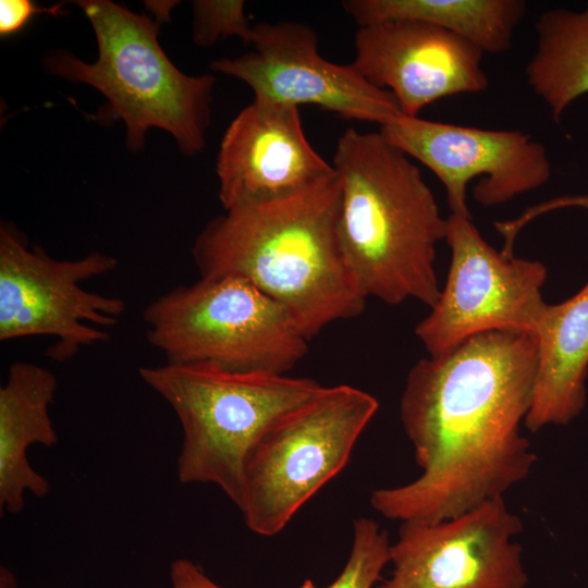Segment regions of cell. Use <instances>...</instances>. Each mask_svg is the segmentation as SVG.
Here are the masks:
<instances>
[{"instance_id":"1","label":"cell","mask_w":588,"mask_h":588,"mask_svg":"<svg viewBox=\"0 0 588 588\" xmlns=\"http://www.w3.org/2000/svg\"><path fill=\"white\" fill-rule=\"evenodd\" d=\"M538 359L534 332L473 335L409 370L400 418L420 475L379 488L370 504L382 516L437 523L504 498L537 463L522 433Z\"/></svg>"},{"instance_id":"2","label":"cell","mask_w":588,"mask_h":588,"mask_svg":"<svg viewBox=\"0 0 588 588\" xmlns=\"http://www.w3.org/2000/svg\"><path fill=\"white\" fill-rule=\"evenodd\" d=\"M336 176L294 196L233 206L209 221L192 247L200 278L245 279L280 304L309 341L355 318L366 298L335 234Z\"/></svg>"},{"instance_id":"3","label":"cell","mask_w":588,"mask_h":588,"mask_svg":"<svg viewBox=\"0 0 588 588\" xmlns=\"http://www.w3.org/2000/svg\"><path fill=\"white\" fill-rule=\"evenodd\" d=\"M339 184L335 234L358 292L388 305L440 296L434 261L448 221L408 156L380 132L346 130L332 159Z\"/></svg>"},{"instance_id":"4","label":"cell","mask_w":588,"mask_h":588,"mask_svg":"<svg viewBox=\"0 0 588 588\" xmlns=\"http://www.w3.org/2000/svg\"><path fill=\"white\" fill-rule=\"evenodd\" d=\"M76 3L93 26L98 58L87 63L56 50L46 57L47 71L100 91L109 112L123 121L130 150H139L156 127L170 133L182 154H199L211 120L215 76L188 75L172 63L158 40L161 20L110 0Z\"/></svg>"},{"instance_id":"5","label":"cell","mask_w":588,"mask_h":588,"mask_svg":"<svg viewBox=\"0 0 588 588\" xmlns=\"http://www.w3.org/2000/svg\"><path fill=\"white\" fill-rule=\"evenodd\" d=\"M138 375L171 406L181 424L179 481L215 485L238 510L244 500L245 467L255 445L324 387L309 378L205 364L144 366Z\"/></svg>"},{"instance_id":"6","label":"cell","mask_w":588,"mask_h":588,"mask_svg":"<svg viewBox=\"0 0 588 588\" xmlns=\"http://www.w3.org/2000/svg\"><path fill=\"white\" fill-rule=\"evenodd\" d=\"M143 320L168 364L286 375L308 350L280 304L232 275L177 285L148 304Z\"/></svg>"},{"instance_id":"7","label":"cell","mask_w":588,"mask_h":588,"mask_svg":"<svg viewBox=\"0 0 588 588\" xmlns=\"http://www.w3.org/2000/svg\"><path fill=\"white\" fill-rule=\"evenodd\" d=\"M379 403L348 384L323 387L272 426L245 467L241 507L247 528L279 534L297 511L347 464Z\"/></svg>"},{"instance_id":"8","label":"cell","mask_w":588,"mask_h":588,"mask_svg":"<svg viewBox=\"0 0 588 588\" xmlns=\"http://www.w3.org/2000/svg\"><path fill=\"white\" fill-rule=\"evenodd\" d=\"M118 267L115 257L90 252L77 259H54L28 246L13 225L0 226V340L47 335L46 355L64 362L81 348L110 339L106 330L126 311L124 299L90 292L81 283Z\"/></svg>"},{"instance_id":"9","label":"cell","mask_w":588,"mask_h":588,"mask_svg":"<svg viewBox=\"0 0 588 588\" xmlns=\"http://www.w3.org/2000/svg\"><path fill=\"white\" fill-rule=\"evenodd\" d=\"M445 242L451 262L444 287L415 333L430 356L488 331L534 332L546 302L547 268L538 260L498 252L471 217L450 213Z\"/></svg>"},{"instance_id":"10","label":"cell","mask_w":588,"mask_h":588,"mask_svg":"<svg viewBox=\"0 0 588 588\" xmlns=\"http://www.w3.org/2000/svg\"><path fill=\"white\" fill-rule=\"evenodd\" d=\"M523 522L504 498L437 523L402 522L390 547V578L377 588H525L515 538Z\"/></svg>"},{"instance_id":"11","label":"cell","mask_w":588,"mask_h":588,"mask_svg":"<svg viewBox=\"0 0 588 588\" xmlns=\"http://www.w3.org/2000/svg\"><path fill=\"white\" fill-rule=\"evenodd\" d=\"M380 134L405 155L429 168L444 185L451 213L471 217L466 191L494 207L538 189L551 177L542 144L515 130H486L402 115L380 126Z\"/></svg>"},{"instance_id":"12","label":"cell","mask_w":588,"mask_h":588,"mask_svg":"<svg viewBox=\"0 0 588 588\" xmlns=\"http://www.w3.org/2000/svg\"><path fill=\"white\" fill-rule=\"evenodd\" d=\"M249 45L248 52L215 60L210 69L247 84L254 99L314 105L380 126L404 115L389 90L371 85L352 64L324 59L315 32L305 24L259 23Z\"/></svg>"},{"instance_id":"13","label":"cell","mask_w":588,"mask_h":588,"mask_svg":"<svg viewBox=\"0 0 588 588\" xmlns=\"http://www.w3.org/2000/svg\"><path fill=\"white\" fill-rule=\"evenodd\" d=\"M354 69L389 90L402 113L416 118L428 105L453 95L483 91L489 84L483 52L439 27L409 20L360 26Z\"/></svg>"},{"instance_id":"14","label":"cell","mask_w":588,"mask_h":588,"mask_svg":"<svg viewBox=\"0 0 588 588\" xmlns=\"http://www.w3.org/2000/svg\"><path fill=\"white\" fill-rule=\"evenodd\" d=\"M216 172L224 210L294 196L335 175L307 140L298 107L259 99L228 126Z\"/></svg>"},{"instance_id":"15","label":"cell","mask_w":588,"mask_h":588,"mask_svg":"<svg viewBox=\"0 0 588 588\" xmlns=\"http://www.w3.org/2000/svg\"><path fill=\"white\" fill-rule=\"evenodd\" d=\"M538 359L525 427L565 426L587 402L588 281L569 298L543 306L536 326Z\"/></svg>"},{"instance_id":"16","label":"cell","mask_w":588,"mask_h":588,"mask_svg":"<svg viewBox=\"0 0 588 588\" xmlns=\"http://www.w3.org/2000/svg\"><path fill=\"white\" fill-rule=\"evenodd\" d=\"M58 380L47 368L29 362L11 364L0 388V509L19 514L27 492L37 498L50 491L48 480L27 458L34 444L47 448L58 443L49 408Z\"/></svg>"},{"instance_id":"17","label":"cell","mask_w":588,"mask_h":588,"mask_svg":"<svg viewBox=\"0 0 588 588\" xmlns=\"http://www.w3.org/2000/svg\"><path fill=\"white\" fill-rule=\"evenodd\" d=\"M344 11L360 26L409 20L450 32L483 53L507 50L522 21V0H346Z\"/></svg>"},{"instance_id":"18","label":"cell","mask_w":588,"mask_h":588,"mask_svg":"<svg viewBox=\"0 0 588 588\" xmlns=\"http://www.w3.org/2000/svg\"><path fill=\"white\" fill-rule=\"evenodd\" d=\"M536 49L525 72L532 91L560 121L588 94V2L583 10L552 9L536 22Z\"/></svg>"},{"instance_id":"19","label":"cell","mask_w":588,"mask_h":588,"mask_svg":"<svg viewBox=\"0 0 588 588\" xmlns=\"http://www.w3.org/2000/svg\"><path fill=\"white\" fill-rule=\"evenodd\" d=\"M390 547L387 531L373 519H355L348 559L329 588H372L390 562Z\"/></svg>"},{"instance_id":"20","label":"cell","mask_w":588,"mask_h":588,"mask_svg":"<svg viewBox=\"0 0 588 588\" xmlns=\"http://www.w3.org/2000/svg\"><path fill=\"white\" fill-rule=\"evenodd\" d=\"M254 26L250 25L244 1L198 0L193 2V39L201 47H209L221 38L240 37L250 44Z\"/></svg>"},{"instance_id":"21","label":"cell","mask_w":588,"mask_h":588,"mask_svg":"<svg viewBox=\"0 0 588 588\" xmlns=\"http://www.w3.org/2000/svg\"><path fill=\"white\" fill-rule=\"evenodd\" d=\"M564 208H580L588 211V194L555 197L527 208L513 220L494 222V228L504 240L502 250L513 254L515 238L526 224L544 213Z\"/></svg>"},{"instance_id":"22","label":"cell","mask_w":588,"mask_h":588,"mask_svg":"<svg viewBox=\"0 0 588 588\" xmlns=\"http://www.w3.org/2000/svg\"><path fill=\"white\" fill-rule=\"evenodd\" d=\"M62 4L39 7L30 0H1L0 1V34L9 36L20 32L37 14L58 16L64 14Z\"/></svg>"},{"instance_id":"23","label":"cell","mask_w":588,"mask_h":588,"mask_svg":"<svg viewBox=\"0 0 588 588\" xmlns=\"http://www.w3.org/2000/svg\"><path fill=\"white\" fill-rule=\"evenodd\" d=\"M172 588H224L208 577L199 565L187 559H176L170 565Z\"/></svg>"},{"instance_id":"24","label":"cell","mask_w":588,"mask_h":588,"mask_svg":"<svg viewBox=\"0 0 588 588\" xmlns=\"http://www.w3.org/2000/svg\"><path fill=\"white\" fill-rule=\"evenodd\" d=\"M0 588H17L13 573L3 565L0 567Z\"/></svg>"}]
</instances>
